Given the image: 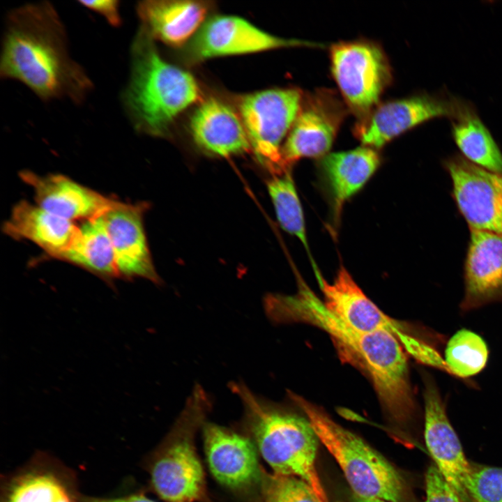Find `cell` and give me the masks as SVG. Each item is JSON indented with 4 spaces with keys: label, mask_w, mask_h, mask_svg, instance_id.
Wrapping results in <instances>:
<instances>
[{
    "label": "cell",
    "mask_w": 502,
    "mask_h": 502,
    "mask_svg": "<svg viewBox=\"0 0 502 502\" xmlns=\"http://www.w3.org/2000/svg\"><path fill=\"white\" fill-rule=\"evenodd\" d=\"M0 75L21 82L43 100L67 98L79 104L93 89L84 68L70 56L59 15L46 1L8 15Z\"/></svg>",
    "instance_id": "obj_1"
},
{
    "label": "cell",
    "mask_w": 502,
    "mask_h": 502,
    "mask_svg": "<svg viewBox=\"0 0 502 502\" xmlns=\"http://www.w3.org/2000/svg\"><path fill=\"white\" fill-rule=\"evenodd\" d=\"M280 313L285 323L310 324L327 333L341 357L367 374L393 418L405 421L412 416L416 407L406 351L393 333L353 329L330 312L305 283L298 285L296 294L282 299Z\"/></svg>",
    "instance_id": "obj_2"
},
{
    "label": "cell",
    "mask_w": 502,
    "mask_h": 502,
    "mask_svg": "<svg viewBox=\"0 0 502 502\" xmlns=\"http://www.w3.org/2000/svg\"><path fill=\"white\" fill-rule=\"evenodd\" d=\"M130 61L121 94L124 110L138 132L166 137L178 116L200 100L199 84L189 72L165 61L142 27L131 45Z\"/></svg>",
    "instance_id": "obj_3"
},
{
    "label": "cell",
    "mask_w": 502,
    "mask_h": 502,
    "mask_svg": "<svg viewBox=\"0 0 502 502\" xmlns=\"http://www.w3.org/2000/svg\"><path fill=\"white\" fill-rule=\"evenodd\" d=\"M229 387L241 400L247 427L273 473L301 479L325 502L316 469L319 440L307 418L264 400L243 383Z\"/></svg>",
    "instance_id": "obj_4"
},
{
    "label": "cell",
    "mask_w": 502,
    "mask_h": 502,
    "mask_svg": "<svg viewBox=\"0 0 502 502\" xmlns=\"http://www.w3.org/2000/svg\"><path fill=\"white\" fill-rule=\"evenodd\" d=\"M289 395L310 422L319 442L341 468L354 495L400 502L403 480L383 455L335 421L322 408L292 392Z\"/></svg>",
    "instance_id": "obj_5"
},
{
    "label": "cell",
    "mask_w": 502,
    "mask_h": 502,
    "mask_svg": "<svg viewBox=\"0 0 502 502\" xmlns=\"http://www.w3.org/2000/svg\"><path fill=\"white\" fill-rule=\"evenodd\" d=\"M209 407V399L196 386L174 429L170 441L151 468V482L167 502H197L204 496L205 480L192 441V432Z\"/></svg>",
    "instance_id": "obj_6"
},
{
    "label": "cell",
    "mask_w": 502,
    "mask_h": 502,
    "mask_svg": "<svg viewBox=\"0 0 502 502\" xmlns=\"http://www.w3.org/2000/svg\"><path fill=\"white\" fill-rule=\"evenodd\" d=\"M303 93L297 88L272 89L243 96L239 116L257 160L275 174L288 171L281 143L298 113Z\"/></svg>",
    "instance_id": "obj_7"
},
{
    "label": "cell",
    "mask_w": 502,
    "mask_h": 502,
    "mask_svg": "<svg viewBox=\"0 0 502 502\" xmlns=\"http://www.w3.org/2000/svg\"><path fill=\"white\" fill-rule=\"evenodd\" d=\"M330 70L347 108L359 120L377 105L392 71L383 48L368 40L341 41L330 48Z\"/></svg>",
    "instance_id": "obj_8"
},
{
    "label": "cell",
    "mask_w": 502,
    "mask_h": 502,
    "mask_svg": "<svg viewBox=\"0 0 502 502\" xmlns=\"http://www.w3.org/2000/svg\"><path fill=\"white\" fill-rule=\"evenodd\" d=\"M476 112L473 105L447 93H422L377 105L359 120L353 133L363 146L379 149L400 135L433 119L452 121Z\"/></svg>",
    "instance_id": "obj_9"
},
{
    "label": "cell",
    "mask_w": 502,
    "mask_h": 502,
    "mask_svg": "<svg viewBox=\"0 0 502 502\" xmlns=\"http://www.w3.org/2000/svg\"><path fill=\"white\" fill-rule=\"evenodd\" d=\"M347 107L336 93L319 89L303 94L295 121L288 134L282 155L289 168L303 158H322L328 153Z\"/></svg>",
    "instance_id": "obj_10"
},
{
    "label": "cell",
    "mask_w": 502,
    "mask_h": 502,
    "mask_svg": "<svg viewBox=\"0 0 502 502\" xmlns=\"http://www.w3.org/2000/svg\"><path fill=\"white\" fill-rule=\"evenodd\" d=\"M301 46L323 45L273 36L238 16L216 15L195 33L186 50V56L190 62L197 63L214 57Z\"/></svg>",
    "instance_id": "obj_11"
},
{
    "label": "cell",
    "mask_w": 502,
    "mask_h": 502,
    "mask_svg": "<svg viewBox=\"0 0 502 502\" xmlns=\"http://www.w3.org/2000/svg\"><path fill=\"white\" fill-rule=\"evenodd\" d=\"M452 197L470 229L502 234V174L473 165L462 155L444 162Z\"/></svg>",
    "instance_id": "obj_12"
},
{
    "label": "cell",
    "mask_w": 502,
    "mask_h": 502,
    "mask_svg": "<svg viewBox=\"0 0 502 502\" xmlns=\"http://www.w3.org/2000/svg\"><path fill=\"white\" fill-rule=\"evenodd\" d=\"M316 274L324 295V305L337 319L360 332L386 330L401 342L411 354L420 337L406 324L395 320L382 312L363 291L347 270L341 266L333 282L328 283L318 272Z\"/></svg>",
    "instance_id": "obj_13"
},
{
    "label": "cell",
    "mask_w": 502,
    "mask_h": 502,
    "mask_svg": "<svg viewBox=\"0 0 502 502\" xmlns=\"http://www.w3.org/2000/svg\"><path fill=\"white\" fill-rule=\"evenodd\" d=\"M425 439L436 466L455 489L463 502H469L466 484L472 468L452 427L446 405L434 380L423 377Z\"/></svg>",
    "instance_id": "obj_14"
},
{
    "label": "cell",
    "mask_w": 502,
    "mask_h": 502,
    "mask_svg": "<svg viewBox=\"0 0 502 502\" xmlns=\"http://www.w3.org/2000/svg\"><path fill=\"white\" fill-rule=\"evenodd\" d=\"M203 429L208 464L221 485L234 490L260 485L262 469L248 437L213 423L206 424Z\"/></svg>",
    "instance_id": "obj_15"
},
{
    "label": "cell",
    "mask_w": 502,
    "mask_h": 502,
    "mask_svg": "<svg viewBox=\"0 0 502 502\" xmlns=\"http://www.w3.org/2000/svg\"><path fill=\"white\" fill-rule=\"evenodd\" d=\"M146 203H121L104 214L112 244L119 277H142L160 284L149 249L143 223Z\"/></svg>",
    "instance_id": "obj_16"
},
{
    "label": "cell",
    "mask_w": 502,
    "mask_h": 502,
    "mask_svg": "<svg viewBox=\"0 0 502 502\" xmlns=\"http://www.w3.org/2000/svg\"><path fill=\"white\" fill-rule=\"evenodd\" d=\"M470 230L460 303L463 312L502 301V234Z\"/></svg>",
    "instance_id": "obj_17"
},
{
    "label": "cell",
    "mask_w": 502,
    "mask_h": 502,
    "mask_svg": "<svg viewBox=\"0 0 502 502\" xmlns=\"http://www.w3.org/2000/svg\"><path fill=\"white\" fill-rule=\"evenodd\" d=\"M20 176L33 188L37 205L70 221L103 215L122 203L61 174L40 176L24 170Z\"/></svg>",
    "instance_id": "obj_18"
},
{
    "label": "cell",
    "mask_w": 502,
    "mask_h": 502,
    "mask_svg": "<svg viewBox=\"0 0 502 502\" xmlns=\"http://www.w3.org/2000/svg\"><path fill=\"white\" fill-rule=\"evenodd\" d=\"M212 3L190 0H146L138 3L142 27L154 40L181 46L197 33Z\"/></svg>",
    "instance_id": "obj_19"
},
{
    "label": "cell",
    "mask_w": 502,
    "mask_h": 502,
    "mask_svg": "<svg viewBox=\"0 0 502 502\" xmlns=\"http://www.w3.org/2000/svg\"><path fill=\"white\" fill-rule=\"evenodd\" d=\"M190 129L196 145L210 155L227 157L250 149L240 116L215 98L203 101L195 109Z\"/></svg>",
    "instance_id": "obj_20"
},
{
    "label": "cell",
    "mask_w": 502,
    "mask_h": 502,
    "mask_svg": "<svg viewBox=\"0 0 502 502\" xmlns=\"http://www.w3.org/2000/svg\"><path fill=\"white\" fill-rule=\"evenodd\" d=\"M78 228L73 221L23 200L13 208L3 229L13 238L29 240L50 257L59 259L71 245Z\"/></svg>",
    "instance_id": "obj_21"
},
{
    "label": "cell",
    "mask_w": 502,
    "mask_h": 502,
    "mask_svg": "<svg viewBox=\"0 0 502 502\" xmlns=\"http://www.w3.org/2000/svg\"><path fill=\"white\" fill-rule=\"evenodd\" d=\"M381 158L378 151L363 146L335 153H328L320 160L319 169L337 215L344 203L372 177Z\"/></svg>",
    "instance_id": "obj_22"
},
{
    "label": "cell",
    "mask_w": 502,
    "mask_h": 502,
    "mask_svg": "<svg viewBox=\"0 0 502 502\" xmlns=\"http://www.w3.org/2000/svg\"><path fill=\"white\" fill-rule=\"evenodd\" d=\"M59 259L83 268L109 284L119 277L104 215L85 220Z\"/></svg>",
    "instance_id": "obj_23"
},
{
    "label": "cell",
    "mask_w": 502,
    "mask_h": 502,
    "mask_svg": "<svg viewBox=\"0 0 502 502\" xmlns=\"http://www.w3.org/2000/svg\"><path fill=\"white\" fill-rule=\"evenodd\" d=\"M452 135L464 158L480 167L502 174V153L476 112L452 120Z\"/></svg>",
    "instance_id": "obj_24"
},
{
    "label": "cell",
    "mask_w": 502,
    "mask_h": 502,
    "mask_svg": "<svg viewBox=\"0 0 502 502\" xmlns=\"http://www.w3.org/2000/svg\"><path fill=\"white\" fill-rule=\"evenodd\" d=\"M488 356V347L483 338L472 330L462 328L448 340L443 359L448 373L466 379L485 367Z\"/></svg>",
    "instance_id": "obj_25"
},
{
    "label": "cell",
    "mask_w": 502,
    "mask_h": 502,
    "mask_svg": "<svg viewBox=\"0 0 502 502\" xmlns=\"http://www.w3.org/2000/svg\"><path fill=\"white\" fill-rule=\"evenodd\" d=\"M267 186L280 225L310 253L303 208L291 174L288 171L275 174Z\"/></svg>",
    "instance_id": "obj_26"
},
{
    "label": "cell",
    "mask_w": 502,
    "mask_h": 502,
    "mask_svg": "<svg viewBox=\"0 0 502 502\" xmlns=\"http://www.w3.org/2000/svg\"><path fill=\"white\" fill-rule=\"evenodd\" d=\"M5 502H72L60 481L49 473L25 474L10 486Z\"/></svg>",
    "instance_id": "obj_27"
},
{
    "label": "cell",
    "mask_w": 502,
    "mask_h": 502,
    "mask_svg": "<svg viewBox=\"0 0 502 502\" xmlns=\"http://www.w3.org/2000/svg\"><path fill=\"white\" fill-rule=\"evenodd\" d=\"M262 502H321L313 489L300 478L261 470Z\"/></svg>",
    "instance_id": "obj_28"
},
{
    "label": "cell",
    "mask_w": 502,
    "mask_h": 502,
    "mask_svg": "<svg viewBox=\"0 0 502 502\" xmlns=\"http://www.w3.org/2000/svg\"><path fill=\"white\" fill-rule=\"evenodd\" d=\"M466 490L476 502H502V469L492 466L472 469Z\"/></svg>",
    "instance_id": "obj_29"
},
{
    "label": "cell",
    "mask_w": 502,
    "mask_h": 502,
    "mask_svg": "<svg viewBox=\"0 0 502 502\" xmlns=\"http://www.w3.org/2000/svg\"><path fill=\"white\" fill-rule=\"evenodd\" d=\"M425 502H463L436 466H430L425 474Z\"/></svg>",
    "instance_id": "obj_30"
},
{
    "label": "cell",
    "mask_w": 502,
    "mask_h": 502,
    "mask_svg": "<svg viewBox=\"0 0 502 502\" xmlns=\"http://www.w3.org/2000/svg\"><path fill=\"white\" fill-rule=\"evenodd\" d=\"M83 6L102 15L113 26L121 24L119 14V2L114 0L79 1Z\"/></svg>",
    "instance_id": "obj_31"
},
{
    "label": "cell",
    "mask_w": 502,
    "mask_h": 502,
    "mask_svg": "<svg viewBox=\"0 0 502 502\" xmlns=\"http://www.w3.org/2000/svg\"><path fill=\"white\" fill-rule=\"evenodd\" d=\"M90 502H155L142 495H132L126 497L107 499H94Z\"/></svg>",
    "instance_id": "obj_32"
},
{
    "label": "cell",
    "mask_w": 502,
    "mask_h": 502,
    "mask_svg": "<svg viewBox=\"0 0 502 502\" xmlns=\"http://www.w3.org/2000/svg\"><path fill=\"white\" fill-rule=\"evenodd\" d=\"M353 502H388L378 499L362 498L354 495Z\"/></svg>",
    "instance_id": "obj_33"
}]
</instances>
